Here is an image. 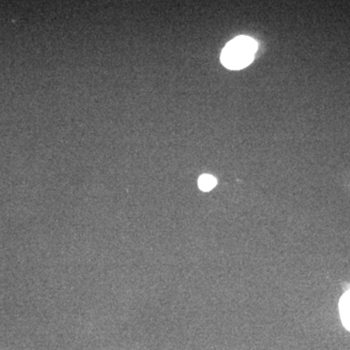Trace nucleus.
Wrapping results in <instances>:
<instances>
[{
	"mask_svg": "<svg viewBox=\"0 0 350 350\" xmlns=\"http://www.w3.org/2000/svg\"><path fill=\"white\" fill-rule=\"evenodd\" d=\"M258 49L256 40L250 36H239L226 45L221 54L225 68L239 70L252 63Z\"/></svg>",
	"mask_w": 350,
	"mask_h": 350,
	"instance_id": "f257e3e1",
	"label": "nucleus"
},
{
	"mask_svg": "<svg viewBox=\"0 0 350 350\" xmlns=\"http://www.w3.org/2000/svg\"><path fill=\"white\" fill-rule=\"evenodd\" d=\"M340 312L342 323L350 331V289L340 299Z\"/></svg>",
	"mask_w": 350,
	"mask_h": 350,
	"instance_id": "f03ea898",
	"label": "nucleus"
},
{
	"mask_svg": "<svg viewBox=\"0 0 350 350\" xmlns=\"http://www.w3.org/2000/svg\"><path fill=\"white\" fill-rule=\"evenodd\" d=\"M198 184H199L200 190L204 191V192H208V191L213 190L215 187L217 180L213 175L204 174L200 177Z\"/></svg>",
	"mask_w": 350,
	"mask_h": 350,
	"instance_id": "7ed1b4c3",
	"label": "nucleus"
}]
</instances>
